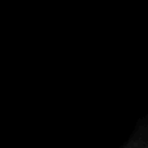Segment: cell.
I'll list each match as a JSON object with an SVG mask.
<instances>
[{
  "label": "cell",
  "instance_id": "6da1fadb",
  "mask_svg": "<svg viewBox=\"0 0 148 148\" xmlns=\"http://www.w3.org/2000/svg\"><path fill=\"white\" fill-rule=\"evenodd\" d=\"M127 148H148V139L147 140H144V142H140V143L134 144V146H130Z\"/></svg>",
  "mask_w": 148,
  "mask_h": 148
}]
</instances>
